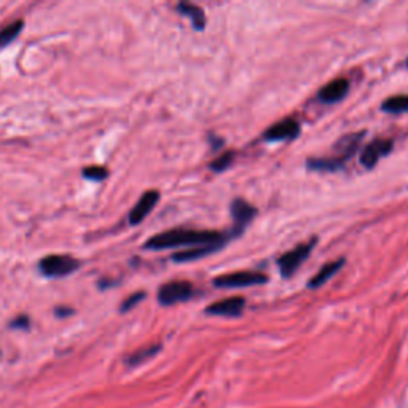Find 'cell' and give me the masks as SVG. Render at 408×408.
I'll use <instances>...</instances> for the list:
<instances>
[{"label":"cell","instance_id":"cell-9","mask_svg":"<svg viewBox=\"0 0 408 408\" xmlns=\"http://www.w3.org/2000/svg\"><path fill=\"white\" fill-rule=\"evenodd\" d=\"M159 201V193L157 190H148V192L141 196V200L137 201L136 206L131 209V213L128 215V220L131 225H139L141 222L146 220V217L152 213L155 206Z\"/></svg>","mask_w":408,"mask_h":408},{"label":"cell","instance_id":"cell-1","mask_svg":"<svg viewBox=\"0 0 408 408\" xmlns=\"http://www.w3.org/2000/svg\"><path fill=\"white\" fill-rule=\"evenodd\" d=\"M230 235L220 233V231H206V230H184L174 229L163 231L152 237H148L144 249L148 251H164L173 247L182 246H208V244H225Z\"/></svg>","mask_w":408,"mask_h":408},{"label":"cell","instance_id":"cell-24","mask_svg":"<svg viewBox=\"0 0 408 408\" xmlns=\"http://www.w3.org/2000/svg\"><path fill=\"white\" fill-rule=\"evenodd\" d=\"M407 67H408V59H407Z\"/></svg>","mask_w":408,"mask_h":408},{"label":"cell","instance_id":"cell-3","mask_svg":"<svg viewBox=\"0 0 408 408\" xmlns=\"http://www.w3.org/2000/svg\"><path fill=\"white\" fill-rule=\"evenodd\" d=\"M314 246H316V237H313V240L308 242H303V244H298L297 247H293L292 251L286 252V254H282L278 258V266H280L282 278H291L293 273L300 268V265L307 262V258L311 254Z\"/></svg>","mask_w":408,"mask_h":408},{"label":"cell","instance_id":"cell-20","mask_svg":"<svg viewBox=\"0 0 408 408\" xmlns=\"http://www.w3.org/2000/svg\"><path fill=\"white\" fill-rule=\"evenodd\" d=\"M81 175L88 180H95V182H101V180L107 179L108 171L104 166H86L84 171H81Z\"/></svg>","mask_w":408,"mask_h":408},{"label":"cell","instance_id":"cell-11","mask_svg":"<svg viewBox=\"0 0 408 408\" xmlns=\"http://www.w3.org/2000/svg\"><path fill=\"white\" fill-rule=\"evenodd\" d=\"M246 300L242 297H230L225 300L215 302L206 308V313L213 316H224V318H236L244 311Z\"/></svg>","mask_w":408,"mask_h":408},{"label":"cell","instance_id":"cell-19","mask_svg":"<svg viewBox=\"0 0 408 408\" xmlns=\"http://www.w3.org/2000/svg\"><path fill=\"white\" fill-rule=\"evenodd\" d=\"M233 159H235V153L233 152H225V153H222L220 157H217L214 162L209 164V168L215 173H222V171H225V169H229L231 166Z\"/></svg>","mask_w":408,"mask_h":408},{"label":"cell","instance_id":"cell-4","mask_svg":"<svg viewBox=\"0 0 408 408\" xmlns=\"http://www.w3.org/2000/svg\"><path fill=\"white\" fill-rule=\"evenodd\" d=\"M193 297V286L188 281H171L163 284L158 291V302L163 307L187 302Z\"/></svg>","mask_w":408,"mask_h":408},{"label":"cell","instance_id":"cell-5","mask_svg":"<svg viewBox=\"0 0 408 408\" xmlns=\"http://www.w3.org/2000/svg\"><path fill=\"white\" fill-rule=\"evenodd\" d=\"M268 281V276L258 271H236L229 273V275L217 276L214 280L215 287L222 289H236V287H249L258 286V284H265Z\"/></svg>","mask_w":408,"mask_h":408},{"label":"cell","instance_id":"cell-8","mask_svg":"<svg viewBox=\"0 0 408 408\" xmlns=\"http://www.w3.org/2000/svg\"><path fill=\"white\" fill-rule=\"evenodd\" d=\"M300 134V123L295 118H284V120L275 123L263 133V139L266 141H292Z\"/></svg>","mask_w":408,"mask_h":408},{"label":"cell","instance_id":"cell-10","mask_svg":"<svg viewBox=\"0 0 408 408\" xmlns=\"http://www.w3.org/2000/svg\"><path fill=\"white\" fill-rule=\"evenodd\" d=\"M349 93V80L344 77H338L332 81H329L327 85L322 86L318 93V99L324 102V104H335L344 99L346 95Z\"/></svg>","mask_w":408,"mask_h":408},{"label":"cell","instance_id":"cell-18","mask_svg":"<svg viewBox=\"0 0 408 408\" xmlns=\"http://www.w3.org/2000/svg\"><path fill=\"white\" fill-rule=\"evenodd\" d=\"M159 349H162V344H153V346H148V348L139 349L137 353H134L131 356V358L128 359V364L129 365H139V364H142L144 360L153 358V356L157 354Z\"/></svg>","mask_w":408,"mask_h":408},{"label":"cell","instance_id":"cell-6","mask_svg":"<svg viewBox=\"0 0 408 408\" xmlns=\"http://www.w3.org/2000/svg\"><path fill=\"white\" fill-rule=\"evenodd\" d=\"M230 213H231V217H233V222H235V226L231 229L230 235L231 236H237L240 233H242V231H244L246 226L249 225L252 220H254V217L257 214V209L251 203H247V201L241 200V198H236V200L231 201Z\"/></svg>","mask_w":408,"mask_h":408},{"label":"cell","instance_id":"cell-14","mask_svg":"<svg viewBox=\"0 0 408 408\" xmlns=\"http://www.w3.org/2000/svg\"><path fill=\"white\" fill-rule=\"evenodd\" d=\"M343 263H344V258H340V260L330 262V263H327V265H324L321 270L318 271V275L313 276L311 280H309L308 287L309 289H318V287L324 286V284L327 282L330 278H332L333 275H337V273L342 270Z\"/></svg>","mask_w":408,"mask_h":408},{"label":"cell","instance_id":"cell-15","mask_svg":"<svg viewBox=\"0 0 408 408\" xmlns=\"http://www.w3.org/2000/svg\"><path fill=\"white\" fill-rule=\"evenodd\" d=\"M179 13H182L184 17H187L192 21L193 28L196 30H203L206 28V14L204 10L198 7V5L190 3V2H180L177 5Z\"/></svg>","mask_w":408,"mask_h":408},{"label":"cell","instance_id":"cell-2","mask_svg":"<svg viewBox=\"0 0 408 408\" xmlns=\"http://www.w3.org/2000/svg\"><path fill=\"white\" fill-rule=\"evenodd\" d=\"M80 260H77L72 255H61L53 254L46 255L39 262V271L42 273L45 278H51V280H58V278H66L75 273L80 268Z\"/></svg>","mask_w":408,"mask_h":408},{"label":"cell","instance_id":"cell-21","mask_svg":"<svg viewBox=\"0 0 408 408\" xmlns=\"http://www.w3.org/2000/svg\"><path fill=\"white\" fill-rule=\"evenodd\" d=\"M144 298H146V292H136V293H133L131 297H128L126 300L123 302L122 308H120V311H122V313L129 311V309H133L134 307H136V304H137L139 302H142Z\"/></svg>","mask_w":408,"mask_h":408},{"label":"cell","instance_id":"cell-13","mask_svg":"<svg viewBox=\"0 0 408 408\" xmlns=\"http://www.w3.org/2000/svg\"><path fill=\"white\" fill-rule=\"evenodd\" d=\"M348 159L343 157H338V155H332V157H325V158H309L307 162L308 169H313V171H325V173H332V171H338L344 166V163Z\"/></svg>","mask_w":408,"mask_h":408},{"label":"cell","instance_id":"cell-7","mask_svg":"<svg viewBox=\"0 0 408 408\" xmlns=\"http://www.w3.org/2000/svg\"><path fill=\"white\" fill-rule=\"evenodd\" d=\"M392 147H394V142L391 139H375L364 147L362 153H360V163L367 169L375 168L381 158L391 153Z\"/></svg>","mask_w":408,"mask_h":408},{"label":"cell","instance_id":"cell-17","mask_svg":"<svg viewBox=\"0 0 408 408\" xmlns=\"http://www.w3.org/2000/svg\"><path fill=\"white\" fill-rule=\"evenodd\" d=\"M23 28H24V21L23 19H18V21L10 23L5 26L3 29H0V48H3V46L14 42L18 35L23 32Z\"/></svg>","mask_w":408,"mask_h":408},{"label":"cell","instance_id":"cell-22","mask_svg":"<svg viewBox=\"0 0 408 408\" xmlns=\"http://www.w3.org/2000/svg\"><path fill=\"white\" fill-rule=\"evenodd\" d=\"M13 329H28L29 327V318L28 316H19L14 319V321L10 324Z\"/></svg>","mask_w":408,"mask_h":408},{"label":"cell","instance_id":"cell-12","mask_svg":"<svg viewBox=\"0 0 408 408\" xmlns=\"http://www.w3.org/2000/svg\"><path fill=\"white\" fill-rule=\"evenodd\" d=\"M225 244H208V246H198V247H192L188 251H182L177 252V254L173 255V260L177 263H185V262H193L198 260V258H204L214 252L220 251Z\"/></svg>","mask_w":408,"mask_h":408},{"label":"cell","instance_id":"cell-23","mask_svg":"<svg viewBox=\"0 0 408 408\" xmlns=\"http://www.w3.org/2000/svg\"><path fill=\"white\" fill-rule=\"evenodd\" d=\"M55 314L58 318H67V316H70V314H74V309L66 308V307H59V308H56Z\"/></svg>","mask_w":408,"mask_h":408},{"label":"cell","instance_id":"cell-16","mask_svg":"<svg viewBox=\"0 0 408 408\" xmlns=\"http://www.w3.org/2000/svg\"><path fill=\"white\" fill-rule=\"evenodd\" d=\"M381 110L386 113H392V115L408 112V95L387 97V99L383 101V104H381Z\"/></svg>","mask_w":408,"mask_h":408}]
</instances>
